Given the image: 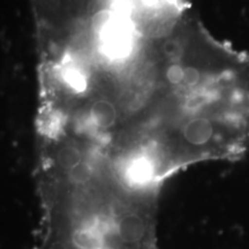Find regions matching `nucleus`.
<instances>
[{
  "mask_svg": "<svg viewBox=\"0 0 249 249\" xmlns=\"http://www.w3.org/2000/svg\"><path fill=\"white\" fill-rule=\"evenodd\" d=\"M36 147L40 220L31 249H160V186L66 140L36 139Z\"/></svg>",
  "mask_w": 249,
  "mask_h": 249,
  "instance_id": "1",
  "label": "nucleus"
}]
</instances>
